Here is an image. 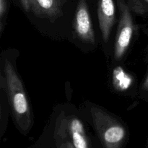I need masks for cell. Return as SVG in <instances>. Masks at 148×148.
Listing matches in <instances>:
<instances>
[{
    "instance_id": "obj_4",
    "label": "cell",
    "mask_w": 148,
    "mask_h": 148,
    "mask_svg": "<svg viewBox=\"0 0 148 148\" xmlns=\"http://www.w3.org/2000/svg\"><path fill=\"white\" fill-rule=\"evenodd\" d=\"M118 4L120 18L114 45V57L116 60L121 59L128 50L134 31V23L130 7L124 0H118Z\"/></svg>"
},
{
    "instance_id": "obj_8",
    "label": "cell",
    "mask_w": 148,
    "mask_h": 148,
    "mask_svg": "<svg viewBox=\"0 0 148 148\" xmlns=\"http://www.w3.org/2000/svg\"><path fill=\"white\" fill-rule=\"evenodd\" d=\"M113 83L117 90H127L132 84V78L122 68L116 67L113 72Z\"/></svg>"
},
{
    "instance_id": "obj_6",
    "label": "cell",
    "mask_w": 148,
    "mask_h": 148,
    "mask_svg": "<svg viewBox=\"0 0 148 148\" xmlns=\"http://www.w3.org/2000/svg\"><path fill=\"white\" fill-rule=\"evenodd\" d=\"M116 9L114 0H98V15L103 40L107 42L115 21Z\"/></svg>"
},
{
    "instance_id": "obj_13",
    "label": "cell",
    "mask_w": 148,
    "mask_h": 148,
    "mask_svg": "<svg viewBox=\"0 0 148 148\" xmlns=\"http://www.w3.org/2000/svg\"><path fill=\"white\" fill-rule=\"evenodd\" d=\"M144 1H145V2H146V3H147V4H148V0H144Z\"/></svg>"
},
{
    "instance_id": "obj_1",
    "label": "cell",
    "mask_w": 148,
    "mask_h": 148,
    "mask_svg": "<svg viewBox=\"0 0 148 148\" xmlns=\"http://www.w3.org/2000/svg\"><path fill=\"white\" fill-rule=\"evenodd\" d=\"M4 72L12 114L22 132L27 133L32 127L30 103L23 82L12 64L4 59Z\"/></svg>"
},
{
    "instance_id": "obj_12",
    "label": "cell",
    "mask_w": 148,
    "mask_h": 148,
    "mask_svg": "<svg viewBox=\"0 0 148 148\" xmlns=\"http://www.w3.org/2000/svg\"><path fill=\"white\" fill-rule=\"evenodd\" d=\"M142 88H143V90L148 91V72L145 78L144 82H143V85H142Z\"/></svg>"
},
{
    "instance_id": "obj_7",
    "label": "cell",
    "mask_w": 148,
    "mask_h": 148,
    "mask_svg": "<svg viewBox=\"0 0 148 148\" xmlns=\"http://www.w3.org/2000/svg\"><path fill=\"white\" fill-rule=\"evenodd\" d=\"M62 0H32L30 11L37 17L55 20L62 12Z\"/></svg>"
},
{
    "instance_id": "obj_10",
    "label": "cell",
    "mask_w": 148,
    "mask_h": 148,
    "mask_svg": "<svg viewBox=\"0 0 148 148\" xmlns=\"http://www.w3.org/2000/svg\"><path fill=\"white\" fill-rule=\"evenodd\" d=\"M58 148H75L72 143L68 140H62V141L56 142Z\"/></svg>"
},
{
    "instance_id": "obj_2",
    "label": "cell",
    "mask_w": 148,
    "mask_h": 148,
    "mask_svg": "<svg viewBox=\"0 0 148 148\" xmlns=\"http://www.w3.org/2000/svg\"><path fill=\"white\" fill-rule=\"evenodd\" d=\"M90 114L95 130L104 148L122 147L127 138L124 126L98 107H91Z\"/></svg>"
},
{
    "instance_id": "obj_3",
    "label": "cell",
    "mask_w": 148,
    "mask_h": 148,
    "mask_svg": "<svg viewBox=\"0 0 148 148\" xmlns=\"http://www.w3.org/2000/svg\"><path fill=\"white\" fill-rule=\"evenodd\" d=\"M56 142L68 140L75 148H91L82 121L77 117H62L56 122Z\"/></svg>"
},
{
    "instance_id": "obj_5",
    "label": "cell",
    "mask_w": 148,
    "mask_h": 148,
    "mask_svg": "<svg viewBox=\"0 0 148 148\" xmlns=\"http://www.w3.org/2000/svg\"><path fill=\"white\" fill-rule=\"evenodd\" d=\"M74 26L77 36L80 40L91 44L95 43L93 26L85 0H80L78 3Z\"/></svg>"
},
{
    "instance_id": "obj_11",
    "label": "cell",
    "mask_w": 148,
    "mask_h": 148,
    "mask_svg": "<svg viewBox=\"0 0 148 148\" xmlns=\"http://www.w3.org/2000/svg\"><path fill=\"white\" fill-rule=\"evenodd\" d=\"M20 2H21V4L22 6H23V9H24L26 12H30L32 0H20Z\"/></svg>"
},
{
    "instance_id": "obj_9",
    "label": "cell",
    "mask_w": 148,
    "mask_h": 148,
    "mask_svg": "<svg viewBox=\"0 0 148 148\" xmlns=\"http://www.w3.org/2000/svg\"><path fill=\"white\" fill-rule=\"evenodd\" d=\"M6 10H7V1L6 0H0V17H1V25H0V28H1V33H2L4 25H3V18L4 17V14H6Z\"/></svg>"
}]
</instances>
